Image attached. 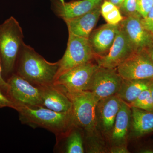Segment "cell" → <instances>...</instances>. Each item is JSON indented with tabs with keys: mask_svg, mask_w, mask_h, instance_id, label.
Returning a JSON list of instances; mask_svg holds the SVG:
<instances>
[{
	"mask_svg": "<svg viewBox=\"0 0 153 153\" xmlns=\"http://www.w3.org/2000/svg\"><path fill=\"white\" fill-rule=\"evenodd\" d=\"M134 52H135L120 26L114 42L107 54L96 59L100 67L116 68Z\"/></svg>",
	"mask_w": 153,
	"mask_h": 153,
	"instance_id": "8fae6325",
	"label": "cell"
},
{
	"mask_svg": "<svg viewBox=\"0 0 153 153\" xmlns=\"http://www.w3.org/2000/svg\"><path fill=\"white\" fill-rule=\"evenodd\" d=\"M102 0H78L66 2L52 0V9L57 17L64 21L84 15L100 5Z\"/></svg>",
	"mask_w": 153,
	"mask_h": 153,
	"instance_id": "4fadbf2b",
	"label": "cell"
},
{
	"mask_svg": "<svg viewBox=\"0 0 153 153\" xmlns=\"http://www.w3.org/2000/svg\"><path fill=\"white\" fill-rule=\"evenodd\" d=\"M137 12L142 18L147 16L153 7V0H137Z\"/></svg>",
	"mask_w": 153,
	"mask_h": 153,
	"instance_id": "603a6c76",
	"label": "cell"
},
{
	"mask_svg": "<svg viewBox=\"0 0 153 153\" xmlns=\"http://www.w3.org/2000/svg\"><path fill=\"white\" fill-rule=\"evenodd\" d=\"M123 81L117 69L100 67L93 74L88 90L99 100L116 95Z\"/></svg>",
	"mask_w": 153,
	"mask_h": 153,
	"instance_id": "9c48e42d",
	"label": "cell"
},
{
	"mask_svg": "<svg viewBox=\"0 0 153 153\" xmlns=\"http://www.w3.org/2000/svg\"><path fill=\"white\" fill-rule=\"evenodd\" d=\"M116 69L124 80H153V63L146 51L134 52Z\"/></svg>",
	"mask_w": 153,
	"mask_h": 153,
	"instance_id": "52a82bcc",
	"label": "cell"
},
{
	"mask_svg": "<svg viewBox=\"0 0 153 153\" xmlns=\"http://www.w3.org/2000/svg\"><path fill=\"white\" fill-rule=\"evenodd\" d=\"M40 87L43 107L58 112L71 111V101L57 86L53 84Z\"/></svg>",
	"mask_w": 153,
	"mask_h": 153,
	"instance_id": "e0dca14e",
	"label": "cell"
},
{
	"mask_svg": "<svg viewBox=\"0 0 153 153\" xmlns=\"http://www.w3.org/2000/svg\"><path fill=\"white\" fill-rule=\"evenodd\" d=\"M131 120V107L129 105L122 101L112 130L108 135L111 146L127 145L129 137Z\"/></svg>",
	"mask_w": 153,
	"mask_h": 153,
	"instance_id": "9a60e30c",
	"label": "cell"
},
{
	"mask_svg": "<svg viewBox=\"0 0 153 153\" xmlns=\"http://www.w3.org/2000/svg\"><path fill=\"white\" fill-rule=\"evenodd\" d=\"M19 120L23 124L33 128L46 129L56 135V137L63 135L74 126L71 112H58L41 107L30 108L16 106Z\"/></svg>",
	"mask_w": 153,
	"mask_h": 153,
	"instance_id": "7a4b0ae2",
	"label": "cell"
},
{
	"mask_svg": "<svg viewBox=\"0 0 153 153\" xmlns=\"http://www.w3.org/2000/svg\"><path fill=\"white\" fill-rule=\"evenodd\" d=\"M131 120L129 134L139 138L153 132V112L131 107Z\"/></svg>",
	"mask_w": 153,
	"mask_h": 153,
	"instance_id": "ac0fdd59",
	"label": "cell"
},
{
	"mask_svg": "<svg viewBox=\"0 0 153 153\" xmlns=\"http://www.w3.org/2000/svg\"><path fill=\"white\" fill-rule=\"evenodd\" d=\"M2 65L1 60L0 56V90L3 93L7 95L8 89V84L7 82L3 78L2 72Z\"/></svg>",
	"mask_w": 153,
	"mask_h": 153,
	"instance_id": "4316f807",
	"label": "cell"
},
{
	"mask_svg": "<svg viewBox=\"0 0 153 153\" xmlns=\"http://www.w3.org/2000/svg\"><path fill=\"white\" fill-rule=\"evenodd\" d=\"M95 57L88 39L68 33L66 51L62 58L57 61L58 69L55 79L65 71L91 62Z\"/></svg>",
	"mask_w": 153,
	"mask_h": 153,
	"instance_id": "5b68a950",
	"label": "cell"
},
{
	"mask_svg": "<svg viewBox=\"0 0 153 153\" xmlns=\"http://www.w3.org/2000/svg\"><path fill=\"white\" fill-rule=\"evenodd\" d=\"M152 80H124L116 95L122 101L130 105L136 99L142 91L149 88Z\"/></svg>",
	"mask_w": 153,
	"mask_h": 153,
	"instance_id": "d6986e66",
	"label": "cell"
},
{
	"mask_svg": "<svg viewBox=\"0 0 153 153\" xmlns=\"http://www.w3.org/2000/svg\"><path fill=\"white\" fill-rule=\"evenodd\" d=\"M149 89L150 91L152 101L153 104V80H152L151 81L149 86Z\"/></svg>",
	"mask_w": 153,
	"mask_h": 153,
	"instance_id": "1f68e13d",
	"label": "cell"
},
{
	"mask_svg": "<svg viewBox=\"0 0 153 153\" xmlns=\"http://www.w3.org/2000/svg\"><path fill=\"white\" fill-rule=\"evenodd\" d=\"M9 107L14 109L15 105L8 97L0 90V108Z\"/></svg>",
	"mask_w": 153,
	"mask_h": 153,
	"instance_id": "484cf974",
	"label": "cell"
},
{
	"mask_svg": "<svg viewBox=\"0 0 153 153\" xmlns=\"http://www.w3.org/2000/svg\"><path fill=\"white\" fill-rule=\"evenodd\" d=\"M99 67L91 61L83 63L60 74L53 85L71 91H88L92 76Z\"/></svg>",
	"mask_w": 153,
	"mask_h": 153,
	"instance_id": "ba28073f",
	"label": "cell"
},
{
	"mask_svg": "<svg viewBox=\"0 0 153 153\" xmlns=\"http://www.w3.org/2000/svg\"><path fill=\"white\" fill-rule=\"evenodd\" d=\"M138 152L140 153H153V148L146 147L140 149Z\"/></svg>",
	"mask_w": 153,
	"mask_h": 153,
	"instance_id": "f1b7e54d",
	"label": "cell"
},
{
	"mask_svg": "<svg viewBox=\"0 0 153 153\" xmlns=\"http://www.w3.org/2000/svg\"><path fill=\"white\" fill-rule=\"evenodd\" d=\"M7 96L15 105L30 108L42 106L41 90L18 74H13L7 81Z\"/></svg>",
	"mask_w": 153,
	"mask_h": 153,
	"instance_id": "8992f818",
	"label": "cell"
},
{
	"mask_svg": "<svg viewBox=\"0 0 153 153\" xmlns=\"http://www.w3.org/2000/svg\"><path fill=\"white\" fill-rule=\"evenodd\" d=\"M18 59L17 74L38 87L53 85L58 71V62H48L25 43Z\"/></svg>",
	"mask_w": 153,
	"mask_h": 153,
	"instance_id": "6da1fadb",
	"label": "cell"
},
{
	"mask_svg": "<svg viewBox=\"0 0 153 153\" xmlns=\"http://www.w3.org/2000/svg\"><path fill=\"white\" fill-rule=\"evenodd\" d=\"M19 22L11 16L0 25V56L6 74L13 70L24 42Z\"/></svg>",
	"mask_w": 153,
	"mask_h": 153,
	"instance_id": "277c9868",
	"label": "cell"
},
{
	"mask_svg": "<svg viewBox=\"0 0 153 153\" xmlns=\"http://www.w3.org/2000/svg\"><path fill=\"white\" fill-rule=\"evenodd\" d=\"M120 9L125 17L137 13V0H124Z\"/></svg>",
	"mask_w": 153,
	"mask_h": 153,
	"instance_id": "cb8c5ba5",
	"label": "cell"
},
{
	"mask_svg": "<svg viewBox=\"0 0 153 153\" xmlns=\"http://www.w3.org/2000/svg\"><path fill=\"white\" fill-rule=\"evenodd\" d=\"M101 15L107 24L118 25L124 19L119 8L107 0H105L100 6Z\"/></svg>",
	"mask_w": 153,
	"mask_h": 153,
	"instance_id": "44dd1931",
	"label": "cell"
},
{
	"mask_svg": "<svg viewBox=\"0 0 153 153\" xmlns=\"http://www.w3.org/2000/svg\"><path fill=\"white\" fill-rule=\"evenodd\" d=\"M100 15V7L99 6L80 16L64 21L67 25L68 33L88 39Z\"/></svg>",
	"mask_w": 153,
	"mask_h": 153,
	"instance_id": "2e32d148",
	"label": "cell"
},
{
	"mask_svg": "<svg viewBox=\"0 0 153 153\" xmlns=\"http://www.w3.org/2000/svg\"><path fill=\"white\" fill-rule=\"evenodd\" d=\"M141 21L144 27L153 34V7L146 16L142 18Z\"/></svg>",
	"mask_w": 153,
	"mask_h": 153,
	"instance_id": "d4e9b609",
	"label": "cell"
},
{
	"mask_svg": "<svg viewBox=\"0 0 153 153\" xmlns=\"http://www.w3.org/2000/svg\"><path fill=\"white\" fill-rule=\"evenodd\" d=\"M141 19L137 13L124 17L119 24L134 52L146 51L153 44V34L144 27Z\"/></svg>",
	"mask_w": 153,
	"mask_h": 153,
	"instance_id": "30bf717a",
	"label": "cell"
},
{
	"mask_svg": "<svg viewBox=\"0 0 153 153\" xmlns=\"http://www.w3.org/2000/svg\"><path fill=\"white\" fill-rule=\"evenodd\" d=\"M110 152L111 153H129L127 145H117L111 146L110 149Z\"/></svg>",
	"mask_w": 153,
	"mask_h": 153,
	"instance_id": "83f0119b",
	"label": "cell"
},
{
	"mask_svg": "<svg viewBox=\"0 0 153 153\" xmlns=\"http://www.w3.org/2000/svg\"><path fill=\"white\" fill-rule=\"evenodd\" d=\"M119 29V24L113 25L107 23L92 32L88 40L96 57L107 54Z\"/></svg>",
	"mask_w": 153,
	"mask_h": 153,
	"instance_id": "5bb4252c",
	"label": "cell"
},
{
	"mask_svg": "<svg viewBox=\"0 0 153 153\" xmlns=\"http://www.w3.org/2000/svg\"><path fill=\"white\" fill-rule=\"evenodd\" d=\"M145 51L146 52L151 61H152V62L153 63V44L149 49H147Z\"/></svg>",
	"mask_w": 153,
	"mask_h": 153,
	"instance_id": "4dcf8cb0",
	"label": "cell"
},
{
	"mask_svg": "<svg viewBox=\"0 0 153 153\" xmlns=\"http://www.w3.org/2000/svg\"><path fill=\"white\" fill-rule=\"evenodd\" d=\"M55 86L60 88L71 101L70 112L74 125L85 132L86 137L95 136L98 129L96 107L99 100L89 91H71Z\"/></svg>",
	"mask_w": 153,
	"mask_h": 153,
	"instance_id": "3957f363",
	"label": "cell"
},
{
	"mask_svg": "<svg viewBox=\"0 0 153 153\" xmlns=\"http://www.w3.org/2000/svg\"><path fill=\"white\" fill-rule=\"evenodd\" d=\"M129 105L132 107L153 112V102L149 88L142 91L136 99Z\"/></svg>",
	"mask_w": 153,
	"mask_h": 153,
	"instance_id": "7402d4cb",
	"label": "cell"
},
{
	"mask_svg": "<svg viewBox=\"0 0 153 153\" xmlns=\"http://www.w3.org/2000/svg\"><path fill=\"white\" fill-rule=\"evenodd\" d=\"M122 100L114 95L100 100L96 107L97 128L105 134H109L120 109Z\"/></svg>",
	"mask_w": 153,
	"mask_h": 153,
	"instance_id": "7c38bea8",
	"label": "cell"
},
{
	"mask_svg": "<svg viewBox=\"0 0 153 153\" xmlns=\"http://www.w3.org/2000/svg\"><path fill=\"white\" fill-rule=\"evenodd\" d=\"M111 3L114 4L115 6L117 7L118 8H120L122 5L124 0H107Z\"/></svg>",
	"mask_w": 153,
	"mask_h": 153,
	"instance_id": "f546056e",
	"label": "cell"
},
{
	"mask_svg": "<svg viewBox=\"0 0 153 153\" xmlns=\"http://www.w3.org/2000/svg\"><path fill=\"white\" fill-rule=\"evenodd\" d=\"M81 131L82 130L74 126L66 133L61 136L66 138L65 142L64 143L63 152H84L83 137L82 133L80 131Z\"/></svg>",
	"mask_w": 153,
	"mask_h": 153,
	"instance_id": "ffe728a7",
	"label": "cell"
}]
</instances>
